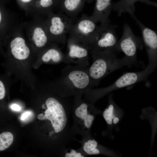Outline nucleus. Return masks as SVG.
<instances>
[{
    "label": "nucleus",
    "instance_id": "obj_8",
    "mask_svg": "<svg viewBox=\"0 0 157 157\" xmlns=\"http://www.w3.org/2000/svg\"><path fill=\"white\" fill-rule=\"evenodd\" d=\"M66 42L67 51L65 55L67 63L86 67L88 64L89 47L69 37Z\"/></svg>",
    "mask_w": 157,
    "mask_h": 157
},
{
    "label": "nucleus",
    "instance_id": "obj_11",
    "mask_svg": "<svg viewBox=\"0 0 157 157\" xmlns=\"http://www.w3.org/2000/svg\"><path fill=\"white\" fill-rule=\"evenodd\" d=\"M94 0H60L58 3L61 13L66 15L74 22L82 11L86 2Z\"/></svg>",
    "mask_w": 157,
    "mask_h": 157
},
{
    "label": "nucleus",
    "instance_id": "obj_23",
    "mask_svg": "<svg viewBox=\"0 0 157 157\" xmlns=\"http://www.w3.org/2000/svg\"><path fill=\"white\" fill-rule=\"evenodd\" d=\"M2 10L0 8V31H1V32L3 30L2 28H4V13H3Z\"/></svg>",
    "mask_w": 157,
    "mask_h": 157
},
{
    "label": "nucleus",
    "instance_id": "obj_1",
    "mask_svg": "<svg viewBox=\"0 0 157 157\" xmlns=\"http://www.w3.org/2000/svg\"><path fill=\"white\" fill-rule=\"evenodd\" d=\"M58 86L60 95L65 97L81 95L93 87L88 69L77 65L62 70Z\"/></svg>",
    "mask_w": 157,
    "mask_h": 157
},
{
    "label": "nucleus",
    "instance_id": "obj_26",
    "mask_svg": "<svg viewBox=\"0 0 157 157\" xmlns=\"http://www.w3.org/2000/svg\"><path fill=\"white\" fill-rule=\"evenodd\" d=\"M119 121V119L117 117H115L113 120V122L115 124H116Z\"/></svg>",
    "mask_w": 157,
    "mask_h": 157
},
{
    "label": "nucleus",
    "instance_id": "obj_10",
    "mask_svg": "<svg viewBox=\"0 0 157 157\" xmlns=\"http://www.w3.org/2000/svg\"><path fill=\"white\" fill-rule=\"evenodd\" d=\"M81 95L75 96L73 107L74 116L78 121H81L85 128L89 129L92 126L94 117L89 113L90 105L81 99Z\"/></svg>",
    "mask_w": 157,
    "mask_h": 157
},
{
    "label": "nucleus",
    "instance_id": "obj_24",
    "mask_svg": "<svg viewBox=\"0 0 157 157\" xmlns=\"http://www.w3.org/2000/svg\"><path fill=\"white\" fill-rule=\"evenodd\" d=\"M31 114V112L30 111H26L23 113L21 117V119L22 120H24L26 119Z\"/></svg>",
    "mask_w": 157,
    "mask_h": 157
},
{
    "label": "nucleus",
    "instance_id": "obj_3",
    "mask_svg": "<svg viewBox=\"0 0 157 157\" xmlns=\"http://www.w3.org/2000/svg\"><path fill=\"white\" fill-rule=\"evenodd\" d=\"M157 63H149L144 70L139 72L126 73L111 85L105 88L90 90L94 99H97L116 89L130 86L146 80L157 67Z\"/></svg>",
    "mask_w": 157,
    "mask_h": 157
},
{
    "label": "nucleus",
    "instance_id": "obj_17",
    "mask_svg": "<svg viewBox=\"0 0 157 157\" xmlns=\"http://www.w3.org/2000/svg\"><path fill=\"white\" fill-rule=\"evenodd\" d=\"M13 136L9 132H4L0 134V151H2L9 147L12 143Z\"/></svg>",
    "mask_w": 157,
    "mask_h": 157
},
{
    "label": "nucleus",
    "instance_id": "obj_12",
    "mask_svg": "<svg viewBox=\"0 0 157 157\" xmlns=\"http://www.w3.org/2000/svg\"><path fill=\"white\" fill-rule=\"evenodd\" d=\"M96 3L90 17L95 23L110 22L109 17L112 9V0H94Z\"/></svg>",
    "mask_w": 157,
    "mask_h": 157
},
{
    "label": "nucleus",
    "instance_id": "obj_5",
    "mask_svg": "<svg viewBox=\"0 0 157 157\" xmlns=\"http://www.w3.org/2000/svg\"><path fill=\"white\" fill-rule=\"evenodd\" d=\"M97 27L90 16L83 14L71 26L68 33V37L89 47Z\"/></svg>",
    "mask_w": 157,
    "mask_h": 157
},
{
    "label": "nucleus",
    "instance_id": "obj_9",
    "mask_svg": "<svg viewBox=\"0 0 157 157\" xmlns=\"http://www.w3.org/2000/svg\"><path fill=\"white\" fill-rule=\"evenodd\" d=\"M140 28L149 60V63H157V32L145 26L135 17L133 18Z\"/></svg>",
    "mask_w": 157,
    "mask_h": 157
},
{
    "label": "nucleus",
    "instance_id": "obj_7",
    "mask_svg": "<svg viewBox=\"0 0 157 157\" xmlns=\"http://www.w3.org/2000/svg\"><path fill=\"white\" fill-rule=\"evenodd\" d=\"M47 30L50 36L58 43L66 42L67 35L73 22L65 14H50Z\"/></svg>",
    "mask_w": 157,
    "mask_h": 157
},
{
    "label": "nucleus",
    "instance_id": "obj_16",
    "mask_svg": "<svg viewBox=\"0 0 157 157\" xmlns=\"http://www.w3.org/2000/svg\"><path fill=\"white\" fill-rule=\"evenodd\" d=\"M44 28L38 27L34 30L32 39L35 45L38 47L42 48L48 43L49 35Z\"/></svg>",
    "mask_w": 157,
    "mask_h": 157
},
{
    "label": "nucleus",
    "instance_id": "obj_19",
    "mask_svg": "<svg viewBox=\"0 0 157 157\" xmlns=\"http://www.w3.org/2000/svg\"><path fill=\"white\" fill-rule=\"evenodd\" d=\"M114 106L111 104L103 113V117L106 123L110 125L113 123V120L115 117L114 113Z\"/></svg>",
    "mask_w": 157,
    "mask_h": 157
},
{
    "label": "nucleus",
    "instance_id": "obj_22",
    "mask_svg": "<svg viewBox=\"0 0 157 157\" xmlns=\"http://www.w3.org/2000/svg\"><path fill=\"white\" fill-rule=\"evenodd\" d=\"M65 157H83L84 156L80 152H77L74 150L72 149L69 153H67L65 155Z\"/></svg>",
    "mask_w": 157,
    "mask_h": 157
},
{
    "label": "nucleus",
    "instance_id": "obj_4",
    "mask_svg": "<svg viewBox=\"0 0 157 157\" xmlns=\"http://www.w3.org/2000/svg\"><path fill=\"white\" fill-rule=\"evenodd\" d=\"M117 26L110 22L101 23L98 26L89 46L92 51L110 50L115 52L118 41L115 29Z\"/></svg>",
    "mask_w": 157,
    "mask_h": 157
},
{
    "label": "nucleus",
    "instance_id": "obj_18",
    "mask_svg": "<svg viewBox=\"0 0 157 157\" xmlns=\"http://www.w3.org/2000/svg\"><path fill=\"white\" fill-rule=\"evenodd\" d=\"M98 143L94 140H89L83 144L84 151L88 155H96L100 153L99 150L97 148Z\"/></svg>",
    "mask_w": 157,
    "mask_h": 157
},
{
    "label": "nucleus",
    "instance_id": "obj_2",
    "mask_svg": "<svg viewBox=\"0 0 157 157\" xmlns=\"http://www.w3.org/2000/svg\"><path fill=\"white\" fill-rule=\"evenodd\" d=\"M93 62L88 68L93 86H97L105 76L115 71L133 64L125 56L118 58L116 52L110 50L90 51Z\"/></svg>",
    "mask_w": 157,
    "mask_h": 157
},
{
    "label": "nucleus",
    "instance_id": "obj_20",
    "mask_svg": "<svg viewBox=\"0 0 157 157\" xmlns=\"http://www.w3.org/2000/svg\"><path fill=\"white\" fill-rule=\"evenodd\" d=\"M60 0H40V4L42 9L49 10L56 4H58Z\"/></svg>",
    "mask_w": 157,
    "mask_h": 157
},
{
    "label": "nucleus",
    "instance_id": "obj_14",
    "mask_svg": "<svg viewBox=\"0 0 157 157\" xmlns=\"http://www.w3.org/2000/svg\"><path fill=\"white\" fill-rule=\"evenodd\" d=\"M12 54L16 59L22 60L29 56L30 50L26 45L25 40L21 37H17L11 42L10 44Z\"/></svg>",
    "mask_w": 157,
    "mask_h": 157
},
{
    "label": "nucleus",
    "instance_id": "obj_27",
    "mask_svg": "<svg viewBox=\"0 0 157 157\" xmlns=\"http://www.w3.org/2000/svg\"><path fill=\"white\" fill-rule=\"evenodd\" d=\"M22 1L25 2V3H28L30 2L32 0H20Z\"/></svg>",
    "mask_w": 157,
    "mask_h": 157
},
{
    "label": "nucleus",
    "instance_id": "obj_13",
    "mask_svg": "<svg viewBox=\"0 0 157 157\" xmlns=\"http://www.w3.org/2000/svg\"><path fill=\"white\" fill-rule=\"evenodd\" d=\"M138 1H141L149 5L157 6V3L149 0H120L115 3H112V9L116 11L119 16L123 13H127L133 18L135 16L134 4Z\"/></svg>",
    "mask_w": 157,
    "mask_h": 157
},
{
    "label": "nucleus",
    "instance_id": "obj_25",
    "mask_svg": "<svg viewBox=\"0 0 157 157\" xmlns=\"http://www.w3.org/2000/svg\"><path fill=\"white\" fill-rule=\"evenodd\" d=\"M11 108L12 110L16 111H19L21 109L20 107L16 104L12 105L11 106Z\"/></svg>",
    "mask_w": 157,
    "mask_h": 157
},
{
    "label": "nucleus",
    "instance_id": "obj_15",
    "mask_svg": "<svg viewBox=\"0 0 157 157\" xmlns=\"http://www.w3.org/2000/svg\"><path fill=\"white\" fill-rule=\"evenodd\" d=\"M41 60L42 62L46 63H67L65 55L59 48L56 47L47 49L42 54Z\"/></svg>",
    "mask_w": 157,
    "mask_h": 157
},
{
    "label": "nucleus",
    "instance_id": "obj_21",
    "mask_svg": "<svg viewBox=\"0 0 157 157\" xmlns=\"http://www.w3.org/2000/svg\"><path fill=\"white\" fill-rule=\"evenodd\" d=\"M6 93L5 85L3 81L0 79V100L3 99Z\"/></svg>",
    "mask_w": 157,
    "mask_h": 157
},
{
    "label": "nucleus",
    "instance_id": "obj_6",
    "mask_svg": "<svg viewBox=\"0 0 157 157\" xmlns=\"http://www.w3.org/2000/svg\"><path fill=\"white\" fill-rule=\"evenodd\" d=\"M143 46L142 39L135 35L129 24L125 23L122 35L117 43V51L123 52L124 56L135 65L137 62V51L138 49H142Z\"/></svg>",
    "mask_w": 157,
    "mask_h": 157
}]
</instances>
